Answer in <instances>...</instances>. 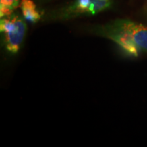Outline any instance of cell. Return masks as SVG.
I'll list each match as a JSON object with an SVG mask.
<instances>
[{
	"label": "cell",
	"mask_w": 147,
	"mask_h": 147,
	"mask_svg": "<svg viewBox=\"0 0 147 147\" xmlns=\"http://www.w3.org/2000/svg\"><path fill=\"white\" fill-rule=\"evenodd\" d=\"M98 36L113 40L125 52L138 57L147 53V27L128 19H117L93 29Z\"/></svg>",
	"instance_id": "cell-1"
},
{
	"label": "cell",
	"mask_w": 147,
	"mask_h": 147,
	"mask_svg": "<svg viewBox=\"0 0 147 147\" xmlns=\"http://www.w3.org/2000/svg\"><path fill=\"white\" fill-rule=\"evenodd\" d=\"M0 30L4 35L7 50L12 53H17L21 49L27 32V25L23 18L15 14L1 18Z\"/></svg>",
	"instance_id": "cell-2"
},
{
	"label": "cell",
	"mask_w": 147,
	"mask_h": 147,
	"mask_svg": "<svg viewBox=\"0 0 147 147\" xmlns=\"http://www.w3.org/2000/svg\"><path fill=\"white\" fill-rule=\"evenodd\" d=\"M20 8L23 17L29 22L36 23L41 18V15L37 10L36 3L32 0H21Z\"/></svg>",
	"instance_id": "cell-3"
},
{
	"label": "cell",
	"mask_w": 147,
	"mask_h": 147,
	"mask_svg": "<svg viewBox=\"0 0 147 147\" xmlns=\"http://www.w3.org/2000/svg\"><path fill=\"white\" fill-rule=\"evenodd\" d=\"M19 0H0V16H10L18 6Z\"/></svg>",
	"instance_id": "cell-4"
},
{
	"label": "cell",
	"mask_w": 147,
	"mask_h": 147,
	"mask_svg": "<svg viewBox=\"0 0 147 147\" xmlns=\"http://www.w3.org/2000/svg\"><path fill=\"white\" fill-rule=\"evenodd\" d=\"M89 13L96 14L109 8L111 5L110 0H89Z\"/></svg>",
	"instance_id": "cell-5"
},
{
	"label": "cell",
	"mask_w": 147,
	"mask_h": 147,
	"mask_svg": "<svg viewBox=\"0 0 147 147\" xmlns=\"http://www.w3.org/2000/svg\"><path fill=\"white\" fill-rule=\"evenodd\" d=\"M89 0H77L74 5L69 8V13H89Z\"/></svg>",
	"instance_id": "cell-6"
}]
</instances>
